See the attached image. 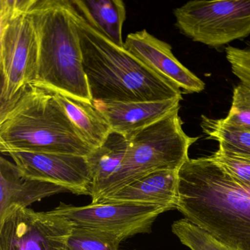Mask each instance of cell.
Segmentation results:
<instances>
[{
	"label": "cell",
	"instance_id": "cell-22",
	"mask_svg": "<svg viewBox=\"0 0 250 250\" xmlns=\"http://www.w3.org/2000/svg\"><path fill=\"white\" fill-rule=\"evenodd\" d=\"M211 157L232 178L242 184L250 185V159L224 153L219 150Z\"/></svg>",
	"mask_w": 250,
	"mask_h": 250
},
{
	"label": "cell",
	"instance_id": "cell-13",
	"mask_svg": "<svg viewBox=\"0 0 250 250\" xmlns=\"http://www.w3.org/2000/svg\"><path fill=\"white\" fill-rule=\"evenodd\" d=\"M178 172L161 169L150 172L104 196L97 203L155 205L175 208L179 182Z\"/></svg>",
	"mask_w": 250,
	"mask_h": 250
},
{
	"label": "cell",
	"instance_id": "cell-16",
	"mask_svg": "<svg viewBox=\"0 0 250 250\" xmlns=\"http://www.w3.org/2000/svg\"><path fill=\"white\" fill-rule=\"evenodd\" d=\"M81 17L91 28L116 46L124 47L122 30L126 17L121 0H73Z\"/></svg>",
	"mask_w": 250,
	"mask_h": 250
},
{
	"label": "cell",
	"instance_id": "cell-21",
	"mask_svg": "<svg viewBox=\"0 0 250 250\" xmlns=\"http://www.w3.org/2000/svg\"><path fill=\"white\" fill-rule=\"evenodd\" d=\"M224 121L228 125L250 132V90L244 84L235 86L232 104Z\"/></svg>",
	"mask_w": 250,
	"mask_h": 250
},
{
	"label": "cell",
	"instance_id": "cell-11",
	"mask_svg": "<svg viewBox=\"0 0 250 250\" xmlns=\"http://www.w3.org/2000/svg\"><path fill=\"white\" fill-rule=\"evenodd\" d=\"M124 48L185 93H200L204 90L205 83L175 58L170 45L156 39L147 30L128 34Z\"/></svg>",
	"mask_w": 250,
	"mask_h": 250
},
{
	"label": "cell",
	"instance_id": "cell-3",
	"mask_svg": "<svg viewBox=\"0 0 250 250\" xmlns=\"http://www.w3.org/2000/svg\"><path fill=\"white\" fill-rule=\"evenodd\" d=\"M77 14L69 0H34L28 11L39 43L34 85L92 102L83 68Z\"/></svg>",
	"mask_w": 250,
	"mask_h": 250
},
{
	"label": "cell",
	"instance_id": "cell-17",
	"mask_svg": "<svg viewBox=\"0 0 250 250\" xmlns=\"http://www.w3.org/2000/svg\"><path fill=\"white\" fill-rule=\"evenodd\" d=\"M128 148L127 137L112 131L102 146L86 156L93 178L91 203L99 201L106 183L121 168Z\"/></svg>",
	"mask_w": 250,
	"mask_h": 250
},
{
	"label": "cell",
	"instance_id": "cell-2",
	"mask_svg": "<svg viewBox=\"0 0 250 250\" xmlns=\"http://www.w3.org/2000/svg\"><path fill=\"white\" fill-rule=\"evenodd\" d=\"M77 26L92 102L182 99V91L178 86L155 72L124 47L105 39L88 25L78 11Z\"/></svg>",
	"mask_w": 250,
	"mask_h": 250
},
{
	"label": "cell",
	"instance_id": "cell-12",
	"mask_svg": "<svg viewBox=\"0 0 250 250\" xmlns=\"http://www.w3.org/2000/svg\"><path fill=\"white\" fill-rule=\"evenodd\" d=\"M181 99L158 102H92L112 131L127 135L143 129L180 109Z\"/></svg>",
	"mask_w": 250,
	"mask_h": 250
},
{
	"label": "cell",
	"instance_id": "cell-6",
	"mask_svg": "<svg viewBox=\"0 0 250 250\" xmlns=\"http://www.w3.org/2000/svg\"><path fill=\"white\" fill-rule=\"evenodd\" d=\"M125 137L128 141L126 156L119 170L106 183L99 200L154 171H179L189 159L188 149L198 140L184 132L179 110Z\"/></svg>",
	"mask_w": 250,
	"mask_h": 250
},
{
	"label": "cell",
	"instance_id": "cell-4",
	"mask_svg": "<svg viewBox=\"0 0 250 250\" xmlns=\"http://www.w3.org/2000/svg\"><path fill=\"white\" fill-rule=\"evenodd\" d=\"M0 150L87 156L93 150L80 137L53 91L31 84L0 118Z\"/></svg>",
	"mask_w": 250,
	"mask_h": 250
},
{
	"label": "cell",
	"instance_id": "cell-15",
	"mask_svg": "<svg viewBox=\"0 0 250 250\" xmlns=\"http://www.w3.org/2000/svg\"><path fill=\"white\" fill-rule=\"evenodd\" d=\"M52 91L84 143L93 150L102 146L112 131L103 114L92 102Z\"/></svg>",
	"mask_w": 250,
	"mask_h": 250
},
{
	"label": "cell",
	"instance_id": "cell-1",
	"mask_svg": "<svg viewBox=\"0 0 250 250\" xmlns=\"http://www.w3.org/2000/svg\"><path fill=\"white\" fill-rule=\"evenodd\" d=\"M175 208L231 250H250V185L211 156L188 159L178 172Z\"/></svg>",
	"mask_w": 250,
	"mask_h": 250
},
{
	"label": "cell",
	"instance_id": "cell-18",
	"mask_svg": "<svg viewBox=\"0 0 250 250\" xmlns=\"http://www.w3.org/2000/svg\"><path fill=\"white\" fill-rule=\"evenodd\" d=\"M200 126L208 138L219 143V150L250 159V132L228 125L223 119L203 115Z\"/></svg>",
	"mask_w": 250,
	"mask_h": 250
},
{
	"label": "cell",
	"instance_id": "cell-19",
	"mask_svg": "<svg viewBox=\"0 0 250 250\" xmlns=\"http://www.w3.org/2000/svg\"><path fill=\"white\" fill-rule=\"evenodd\" d=\"M124 238L107 231L74 226L67 250H118Z\"/></svg>",
	"mask_w": 250,
	"mask_h": 250
},
{
	"label": "cell",
	"instance_id": "cell-7",
	"mask_svg": "<svg viewBox=\"0 0 250 250\" xmlns=\"http://www.w3.org/2000/svg\"><path fill=\"white\" fill-rule=\"evenodd\" d=\"M173 14L181 33L206 46H222L250 35V0L191 1Z\"/></svg>",
	"mask_w": 250,
	"mask_h": 250
},
{
	"label": "cell",
	"instance_id": "cell-10",
	"mask_svg": "<svg viewBox=\"0 0 250 250\" xmlns=\"http://www.w3.org/2000/svg\"><path fill=\"white\" fill-rule=\"evenodd\" d=\"M24 178L50 183L78 195L91 194V170L86 156L64 153L11 151Z\"/></svg>",
	"mask_w": 250,
	"mask_h": 250
},
{
	"label": "cell",
	"instance_id": "cell-5",
	"mask_svg": "<svg viewBox=\"0 0 250 250\" xmlns=\"http://www.w3.org/2000/svg\"><path fill=\"white\" fill-rule=\"evenodd\" d=\"M33 2L0 1V118L37 80L39 43L28 14Z\"/></svg>",
	"mask_w": 250,
	"mask_h": 250
},
{
	"label": "cell",
	"instance_id": "cell-23",
	"mask_svg": "<svg viewBox=\"0 0 250 250\" xmlns=\"http://www.w3.org/2000/svg\"><path fill=\"white\" fill-rule=\"evenodd\" d=\"M225 52L232 72L241 84L250 90V47L238 49L228 46L225 49Z\"/></svg>",
	"mask_w": 250,
	"mask_h": 250
},
{
	"label": "cell",
	"instance_id": "cell-8",
	"mask_svg": "<svg viewBox=\"0 0 250 250\" xmlns=\"http://www.w3.org/2000/svg\"><path fill=\"white\" fill-rule=\"evenodd\" d=\"M74 226L52 210L19 208L0 219V250H67Z\"/></svg>",
	"mask_w": 250,
	"mask_h": 250
},
{
	"label": "cell",
	"instance_id": "cell-20",
	"mask_svg": "<svg viewBox=\"0 0 250 250\" xmlns=\"http://www.w3.org/2000/svg\"><path fill=\"white\" fill-rule=\"evenodd\" d=\"M172 230L191 250H231L186 219L174 222Z\"/></svg>",
	"mask_w": 250,
	"mask_h": 250
},
{
	"label": "cell",
	"instance_id": "cell-9",
	"mask_svg": "<svg viewBox=\"0 0 250 250\" xmlns=\"http://www.w3.org/2000/svg\"><path fill=\"white\" fill-rule=\"evenodd\" d=\"M170 208L132 203H90L77 207L61 203L52 210L74 226L84 227L118 234L125 238L151 231L156 218Z\"/></svg>",
	"mask_w": 250,
	"mask_h": 250
},
{
	"label": "cell",
	"instance_id": "cell-14",
	"mask_svg": "<svg viewBox=\"0 0 250 250\" xmlns=\"http://www.w3.org/2000/svg\"><path fill=\"white\" fill-rule=\"evenodd\" d=\"M68 189L50 183L24 178L15 164L0 158V219L19 208H27L42 199Z\"/></svg>",
	"mask_w": 250,
	"mask_h": 250
}]
</instances>
